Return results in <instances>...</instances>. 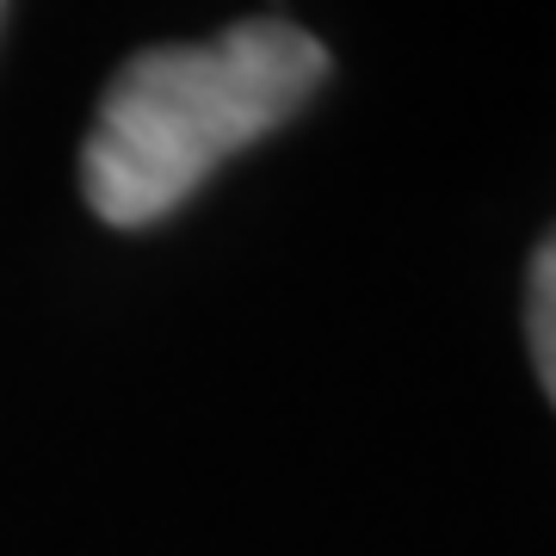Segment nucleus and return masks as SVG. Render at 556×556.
<instances>
[{"label":"nucleus","instance_id":"1","mask_svg":"<svg viewBox=\"0 0 556 556\" xmlns=\"http://www.w3.org/2000/svg\"><path fill=\"white\" fill-rule=\"evenodd\" d=\"M328 43L285 13L229 25L211 43H155L100 93L80 142V192L112 229L174 217L229 155L291 124L328 80Z\"/></svg>","mask_w":556,"mask_h":556},{"label":"nucleus","instance_id":"3","mask_svg":"<svg viewBox=\"0 0 556 556\" xmlns=\"http://www.w3.org/2000/svg\"><path fill=\"white\" fill-rule=\"evenodd\" d=\"M0 7H7V0H0Z\"/></svg>","mask_w":556,"mask_h":556},{"label":"nucleus","instance_id":"2","mask_svg":"<svg viewBox=\"0 0 556 556\" xmlns=\"http://www.w3.org/2000/svg\"><path fill=\"white\" fill-rule=\"evenodd\" d=\"M526 340H532V371L556 408V229L538 241L532 278H526Z\"/></svg>","mask_w":556,"mask_h":556}]
</instances>
